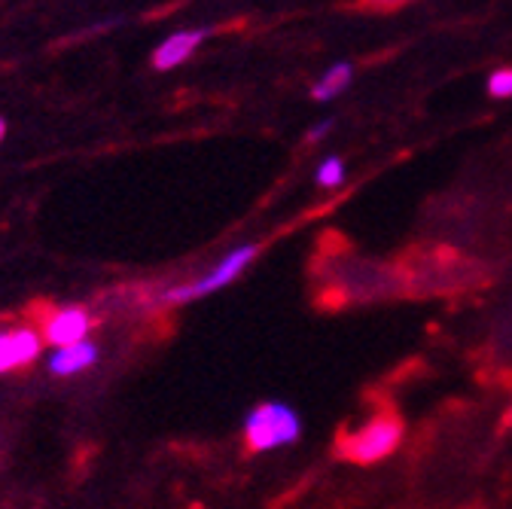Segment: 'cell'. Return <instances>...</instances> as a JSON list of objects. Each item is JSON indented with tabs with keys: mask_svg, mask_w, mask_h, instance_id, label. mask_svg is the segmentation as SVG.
I'll use <instances>...</instances> for the list:
<instances>
[{
	"mask_svg": "<svg viewBox=\"0 0 512 509\" xmlns=\"http://www.w3.org/2000/svg\"><path fill=\"white\" fill-rule=\"evenodd\" d=\"M354 83V65L351 61H336V65H330L324 74H320V80L311 86V98L317 104H327V101H336L348 92V86Z\"/></svg>",
	"mask_w": 512,
	"mask_h": 509,
	"instance_id": "cell-7",
	"label": "cell"
},
{
	"mask_svg": "<svg viewBox=\"0 0 512 509\" xmlns=\"http://www.w3.org/2000/svg\"><path fill=\"white\" fill-rule=\"evenodd\" d=\"M403 421L391 412L372 415L363 427L339 436V455L351 464H378L391 458L403 442Z\"/></svg>",
	"mask_w": 512,
	"mask_h": 509,
	"instance_id": "cell-2",
	"label": "cell"
},
{
	"mask_svg": "<svg viewBox=\"0 0 512 509\" xmlns=\"http://www.w3.org/2000/svg\"><path fill=\"white\" fill-rule=\"evenodd\" d=\"M89 330H92V317L86 314V308H61L46 321L43 336L58 348H68V345L86 342Z\"/></svg>",
	"mask_w": 512,
	"mask_h": 509,
	"instance_id": "cell-4",
	"label": "cell"
},
{
	"mask_svg": "<svg viewBox=\"0 0 512 509\" xmlns=\"http://www.w3.org/2000/svg\"><path fill=\"white\" fill-rule=\"evenodd\" d=\"M302 436V418L290 403L266 400L253 406L244 418V442L250 452H275L284 445L299 442Z\"/></svg>",
	"mask_w": 512,
	"mask_h": 509,
	"instance_id": "cell-1",
	"label": "cell"
},
{
	"mask_svg": "<svg viewBox=\"0 0 512 509\" xmlns=\"http://www.w3.org/2000/svg\"><path fill=\"white\" fill-rule=\"evenodd\" d=\"M43 348V339L34 330H10L0 333V372L31 363Z\"/></svg>",
	"mask_w": 512,
	"mask_h": 509,
	"instance_id": "cell-6",
	"label": "cell"
},
{
	"mask_svg": "<svg viewBox=\"0 0 512 509\" xmlns=\"http://www.w3.org/2000/svg\"><path fill=\"white\" fill-rule=\"evenodd\" d=\"M205 37H208L205 28H196V31H177V34L165 37V40L159 43V49L153 52V68H156V71L180 68L183 61L202 46Z\"/></svg>",
	"mask_w": 512,
	"mask_h": 509,
	"instance_id": "cell-5",
	"label": "cell"
},
{
	"mask_svg": "<svg viewBox=\"0 0 512 509\" xmlns=\"http://www.w3.org/2000/svg\"><path fill=\"white\" fill-rule=\"evenodd\" d=\"M7 135V122L4 119H0V138H4Z\"/></svg>",
	"mask_w": 512,
	"mask_h": 509,
	"instance_id": "cell-12",
	"label": "cell"
},
{
	"mask_svg": "<svg viewBox=\"0 0 512 509\" xmlns=\"http://www.w3.org/2000/svg\"><path fill=\"white\" fill-rule=\"evenodd\" d=\"M333 129H336V122H333V119H320V122H314V125H311L305 138H308V141H324Z\"/></svg>",
	"mask_w": 512,
	"mask_h": 509,
	"instance_id": "cell-11",
	"label": "cell"
},
{
	"mask_svg": "<svg viewBox=\"0 0 512 509\" xmlns=\"http://www.w3.org/2000/svg\"><path fill=\"white\" fill-rule=\"evenodd\" d=\"M509 421H512V412H509Z\"/></svg>",
	"mask_w": 512,
	"mask_h": 509,
	"instance_id": "cell-13",
	"label": "cell"
},
{
	"mask_svg": "<svg viewBox=\"0 0 512 509\" xmlns=\"http://www.w3.org/2000/svg\"><path fill=\"white\" fill-rule=\"evenodd\" d=\"M485 89H488V98H494V101H509V98H512V68H497V71L488 77Z\"/></svg>",
	"mask_w": 512,
	"mask_h": 509,
	"instance_id": "cell-10",
	"label": "cell"
},
{
	"mask_svg": "<svg viewBox=\"0 0 512 509\" xmlns=\"http://www.w3.org/2000/svg\"><path fill=\"white\" fill-rule=\"evenodd\" d=\"M98 357V348L89 345V342H77V345H68V348H58L49 360V369L55 375H74V372H83L86 366H92Z\"/></svg>",
	"mask_w": 512,
	"mask_h": 509,
	"instance_id": "cell-8",
	"label": "cell"
},
{
	"mask_svg": "<svg viewBox=\"0 0 512 509\" xmlns=\"http://www.w3.org/2000/svg\"><path fill=\"white\" fill-rule=\"evenodd\" d=\"M260 257V244H241L235 250H229L226 257L208 272L202 275L199 281H189V284H180V287H171L162 299L171 302V305H183V302H192V299H205L223 287H229L238 275H244V269Z\"/></svg>",
	"mask_w": 512,
	"mask_h": 509,
	"instance_id": "cell-3",
	"label": "cell"
},
{
	"mask_svg": "<svg viewBox=\"0 0 512 509\" xmlns=\"http://www.w3.org/2000/svg\"><path fill=\"white\" fill-rule=\"evenodd\" d=\"M345 177H348V168H345V159L342 156H324V159H320V165H317V171H314V180L324 186V189L342 186Z\"/></svg>",
	"mask_w": 512,
	"mask_h": 509,
	"instance_id": "cell-9",
	"label": "cell"
}]
</instances>
